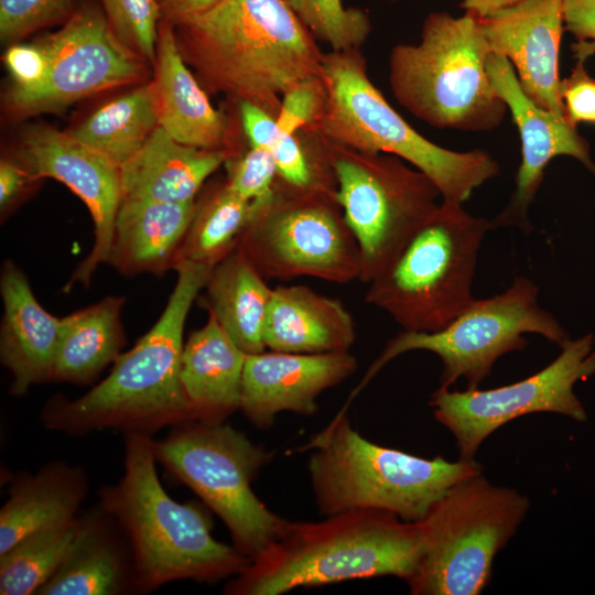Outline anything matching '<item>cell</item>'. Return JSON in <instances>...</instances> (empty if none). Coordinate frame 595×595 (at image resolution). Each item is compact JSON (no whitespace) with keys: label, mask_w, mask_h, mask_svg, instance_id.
Masks as SVG:
<instances>
[{"label":"cell","mask_w":595,"mask_h":595,"mask_svg":"<svg viewBox=\"0 0 595 595\" xmlns=\"http://www.w3.org/2000/svg\"><path fill=\"white\" fill-rule=\"evenodd\" d=\"M489 220L443 201L368 282L367 303L403 331L436 332L475 300L472 282Z\"/></svg>","instance_id":"cell-8"},{"label":"cell","mask_w":595,"mask_h":595,"mask_svg":"<svg viewBox=\"0 0 595 595\" xmlns=\"http://www.w3.org/2000/svg\"><path fill=\"white\" fill-rule=\"evenodd\" d=\"M299 15L302 10L303 0H284Z\"/></svg>","instance_id":"cell-45"},{"label":"cell","mask_w":595,"mask_h":595,"mask_svg":"<svg viewBox=\"0 0 595 595\" xmlns=\"http://www.w3.org/2000/svg\"><path fill=\"white\" fill-rule=\"evenodd\" d=\"M244 131L251 147L263 148L273 156L279 180L290 193L323 194L335 197V178L322 174L294 134L282 131L275 117L261 107L240 101Z\"/></svg>","instance_id":"cell-33"},{"label":"cell","mask_w":595,"mask_h":595,"mask_svg":"<svg viewBox=\"0 0 595 595\" xmlns=\"http://www.w3.org/2000/svg\"><path fill=\"white\" fill-rule=\"evenodd\" d=\"M423 551L419 522L380 510H354L322 521L285 520L277 538L224 588L228 595H281L357 578L407 583Z\"/></svg>","instance_id":"cell-4"},{"label":"cell","mask_w":595,"mask_h":595,"mask_svg":"<svg viewBox=\"0 0 595 595\" xmlns=\"http://www.w3.org/2000/svg\"><path fill=\"white\" fill-rule=\"evenodd\" d=\"M564 25L576 40L574 57L583 63L595 53V0H564Z\"/></svg>","instance_id":"cell-41"},{"label":"cell","mask_w":595,"mask_h":595,"mask_svg":"<svg viewBox=\"0 0 595 595\" xmlns=\"http://www.w3.org/2000/svg\"><path fill=\"white\" fill-rule=\"evenodd\" d=\"M490 53L478 15L432 12L419 44L392 48L391 89L400 105L435 128L496 129L508 109L486 68Z\"/></svg>","instance_id":"cell-6"},{"label":"cell","mask_w":595,"mask_h":595,"mask_svg":"<svg viewBox=\"0 0 595 595\" xmlns=\"http://www.w3.org/2000/svg\"><path fill=\"white\" fill-rule=\"evenodd\" d=\"M158 127L151 85L147 83L107 102L69 133L120 167Z\"/></svg>","instance_id":"cell-30"},{"label":"cell","mask_w":595,"mask_h":595,"mask_svg":"<svg viewBox=\"0 0 595 595\" xmlns=\"http://www.w3.org/2000/svg\"><path fill=\"white\" fill-rule=\"evenodd\" d=\"M136 592L133 559L122 530L105 510L83 513L78 537L36 595H122Z\"/></svg>","instance_id":"cell-23"},{"label":"cell","mask_w":595,"mask_h":595,"mask_svg":"<svg viewBox=\"0 0 595 595\" xmlns=\"http://www.w3.org/2000/svg\"><path fill=\"white\" fill-rule=\"evenodd\" d=\"M304 450L312 451L307 469L325 517L380 510L419 522L454 485L483 472L475 459L425 458L372 443L353 428L346 407Z\"/></svg>","instance_id":"cell-5"},{"label":"cell","mask_w":595,"mask_h":595,"mask_svg":"<svg viewBox=\"0 0 595 595\" xmlns=\"http://www.w3.org/2000/svg\"><path fill=\"white\" fill-rule=\"evenodd\" d=\"M75 8V0H0L1 41L18 43L40 29L65 22Z\"/></svg>","instance_id":"cell-36"},{"label":"cell","mask_w":595,"mask_h":595,"mask_svg":"<svg viewBox=\"0 0 595 595\" xmlns=\"http://www.w3.org/2000/svg\"><path fill=\"white\" fill-rule=\"evenodd\" d=\"M83 524L73 521L31 534L0 554V594L36 595L56 573Z\"/></svg>","instance_id":"cell-32"},{"label":"cell","mask_w":595,"mask_h":595,"mask_svg":"<svg viewBox=\"0 0 595 595\" xmlns=\"http://www.w3.org/2000/svg\"><path fill=\"white\" fill-rule=\"evenodd\" d=\"M4 64L12 77L8 91L20 93L40 84L46 71L43 50L35 41L31 44L13 43L4 53Z\"/></svg>","instance_id":"cell-39"},{"label":"cell","mask_w":595,"mask_h":595,"mask_svg":"<svg viewBox=\"0 0 595 595\" xmlns=\"http://www.w3.org/2000/svg\"><path fill=\"white\" fill-rule=\"evenodd\" d=\"M36 42L46 71L34 88L6 94V108L15 116L57 111L148 75L149 63L116 36L101 8L91 2L75 8L58 31Z\"/></svg>","instance_id":"cell-15"},{"label":"cell","mask_w":595,"mask_h":595,"mask_svg":"<svg viewBox=\"0 0 595 595\" xmlns=\"http://www.w3.org/2000/svg\"><path fill=\"white\" fill-rule=\"evenodd\" d=\"M25 166L37 180L54 178L67 186L86 205L94 224V241L87 257L65 285H88L107 263L116 216L122 199L119 167L75 139L69 132L50 127L30 129L23 138Z\"/></svg>","instance_id":"cell-16"},{"label":"cell","mask_w":595,"mask_h":595,"mask_svg":"<svg viewBox=\"0 0 595 595\" xmlns=\"http://www.w3.org/2000/svg\"><path fill=\"white\" fill-rule=\"evenodd\" d=\"M247 354L208 313L206 323L184 343L181 381L194 421L226 422L240 410Z\"/></svg>","instance_id":"cell-25"},{"label":"cell","mask_w":595,"mask_h":595,"mask_svg":"<svg viewBox=\"0 0 595 595\" xmlns=\"http://www.w3.org/2000/svg\"><path fill=\"white\" fill-rule=\"evenodd\" d=\"M486 68L491 83L510 111L521 140V162L516 187L508 205L489 220L490 229L516 227L524 235L532 230L529 207L534 201L552 159L572 156L595 174L589 147L576 126L536 104L522 89L515 69L502 55L490 53Z\"/></svg>","instance_id":"cell-17"},{"label":"cell","mask_w":595,"mask_h":595,"mask_svg":"<svg viewBox=\"0 0 595 595\" xmlns=\"http://www.w3.org/2000/svg\"><path fill=\"white\" fill-rule=\"evenodd\" d=\"M204 306L246 354L266 350L264 326L273 288L235 249L215 264L204 286Z\"/></svg>","instance_id":"cell-28"},{"label":"cell","mask_w":595,"mask_h":595,"mask_svg":"<svg viewBox=\"0 0 595 595\" xmlns=\"http://www.w3.org/2000/svg\"><path fill=\"white\" fill-rule=\"evenodd\" d=\"M563 3L519 0L483 18L482 28L491 52L509 61L524 93L540 107L569 120L559 74Z\"/></svg>","instance_id":"cell-18"},{"label":"cell","mask_w":595,"mask_h":595,"mask_svg":"<svg viewBox=\"0 0 595 595\" xmlns=\"http://www.w3.org/2000/svg\"><path fill=\"white\" fill-rule=\"evenodd\" d=\"M258 210L226 183L218 187L205 201L196 203L176 266L193 262L213 268L236 249L239 237Z\"/></svg>","instance_id":"cell-31"},{"label":"cell","mask_w":595,"mask_h":595,"mask_svg":"<svg viewBox=\"0 0 595 595\" xmlns=\"http://www.w3.org/2000/svg\"><path fill=\"white\" fill-rule=\"evenodd\" d=\"M517 1L519 0H462L459 6L465 11L473 12L483 19Z\"/></svg>","instance_id":"cell-44"},{"label":"cell","mask_w":595,"mask_h":595,"mask_svg":"<svg viewBox=\"0 0 595 595\" xmlns=\"http://www.w3.org/2000/svg\"><path fill=\"white\" fill-rule=\"evenodd\" d=\"M398 159L339 155L332 162L335 199L357 241L359 281L365 283L386 266L442 199L425 174Z\"/></svg>","instance_id":"cell-13"},{"label":"cell","mask_w":595,"mask_h":595,"mask_svg":"<svg viewBox=\"0 0 595 595\" xmlns=\"http://www.w3.org/2000/svg\"><path fill=\"white\" fill-rule=\"evenodd\" d=\"M323 100L325 91L321 76L298 82L283 95L275 117L279 128L289 134H295L315 117Z\"/></svg>","instance_id":"cell-38"},{"label":"cell","mask_w":595,"mask_h":595,"mask_svg":"<svg viewBox=\"0 0 595 595\" xmlns=\"http://www.w3.org/2000/svg\"><path fill=\"white\" fill-rule=\"evenodd\" d=\"M153 80L150 83L161 127L175 141L205 150H225L226 123L186 66L173 24L161 19Z\"/></svg>","instance_id":"cell-21"},{"label":"cell","mask_w":595,"mask_h":595,"mask_svg":"<svg viewBox=\"0 0 595 595\" xmlns=\"http://www.w3.org/2000/svg\"><path fill=\"white\" fill-rule=\"evenodd\" d=\"M162 19L171 23L195 14L203 13L223 0H156Z\"/></svg>","instance_id":"cell-43"},{"label":"cell","mask_w":595,"mask_h":595,"mask_svg":"<svg viewBox=\"0 0 595 595\" xmlns=\"http://www.w3.org/2000/svg\"><path fill=\"white\" fill-rule=\"evenodd\" d=\"M37 181L25 165L2 160L0 163V208L6 213L24 193L26 187Z\"/></svg>","instance_id":"cell-42"},{"label":"cell","mask_w":595,"mask_h":595,"mask_svg":"<svg viewBox=\"0 0 595 595\" xmlns=\"http://www.w3.org/2000/svg\"><path fill=\"white\" fill-rule=\"evenodd\" d=\"M355 322L338 299L307 285L273 288L263 342L266 349L294 354L349 351Z\"/></svg>","instance_id":"cell-24"},{"label":"cell","mask_w":595,"mask_h":595,"mask_svg":"<svg viewBox=\"0 0 595 595\" xmlns=\"http://www.w3.org/2000/svg\"><path fill=\"white\" fill-rule=\"evenodd\" d=\"M0 293V361L11 375V394L21 397L31 387L52 381L62 318L41 305L29 279L12 260L2 263Z\"/></svg>","instance_id":"cell-20"},{"label":"cell","mask_w":595,"mask_h":595,"mask_svg":"<svg viewBox=\"0 0 595 595\" xmlns=\"http://www.w3.org/2000/svg\"><path fill=\"white\" fill-rule=\"evenodd\" d=\"M156 461L192 489L226 524L250 560L277 538L286 519L256 496L251 484L273 453L226 422L190 421L158 441Z\"/></svg>","instance_id":"cell-10"},{"label":"cell","mask_w":595,"mask_h":595,"mask_svg":"<svg viewBox=\"0 0 595 595\" xmlns=\"http://www.w3.org/2000/svg\"><path fill=\"white\" fill-rule=\"evenodd\" d=\"M123 296L110 295L62 318L52 381L93 383L120 356L126 343Z\"/></svg>","instance_id":"cell-29"},{"label":"cell","mask_w":595,"mask_h":595,"mask_svg":"<svg viewBox=\"0 0 595 595\" xmlns=\"http://www.w3.org/2000/svg\"><path fill=\"white\" fill-rule=\"evenodd\" d=\"M333 196L277 190L272 202L246 226L236 248L267 280H359V248Z\"/></svg>","instance_id":"cell-12"},{"label":"cell","mask_w":595,"mask_h":595,"mask_svg":"<svg viewBox=\"0 0 595 595\" xmlns=\"http://www.w3.org/2000/svg\"><path fill=\"white\" fill-rule=\"evenodd\" d=\"M172 24L184 61L213 89L274 117L280 95L321 76L323 55L284 0H223Z\"/></svg>","instance_id":"cell-2"},{"label":"cell","mask_w":595,"mask_h":595,"mask_svg":"<svg viewBox=\"0 0 595 595\" xmlns=\"http://www.w3.org/2000/svg\"><path fill=\"white\" fill-rule=\"evenodd\" d=\"M530 507L527 496L496 486L483 474L448 489L419 521L423 551L413 595H478L489 584L495 556L517 532Z\"/></svg>","instance_id":"cell-9"},{"label":"cell","mask_w":595,"mask_h":595,"mask_svg":"<svg viewBox=\"0 0 595 595\" xmlns=\"http://www.w3.org/2000/svg\"><path fill=\"white\" fill-rule=\"evenodd\" d=\"M196 202L122 198L108 263L127 277L162 275L174 269Z\"/></svg>","instance_id":"cell-22"},{"label":"cell","mask_w":595,"mask_h":595,"mask_svg":"<svg viewBox=\"0 0 595 595\" xmlns=\"http://www.w3.org/2000/svg\"><path fill=\"white\" fill-rule=\"evenodd\" d=\"M228 170L226 184L236 194L253 203L259 209L272 202L277 194L278 169L271 153L251 147L242 156L225 163Z\"/></svg>","instance_id":"cell-37"},{"label":"cell","mask_w":595,"mask_h":595,"mask_svg":"<svg viewBox=\"0 0 595 595\" xmlns=\"http://www.w3.org/2000/svg\"><path fill=\"white\" fill-rule=\"evenodd\" d=\"M228 159L226 150L182 144L158 127L144 145L119 167L122 198L193 202L207 177Z\"/></svg>","instance_id":"cell-27"},{"label":"cell","mask_w":595,"mask_h":595,"mask_svg":"<svg viewBox=\"0 0 595 595\" xmlns=\"http://www.w3.org/2000/svg\"><path fill=\"white\" fill-rule=\"evenodd\" d=\"M357 369L350 351L294 354L266 349L247 354L240 410L259 429H268L278 413L313 415L318 396Z\"/></svg>","instance_id":"cell-19"},{"label":"cell","mask_w":595,"mask_h":595,"mask_svg":"<svg viewBox=\"0 0 595 595\" xmlns=\"http://www.w3.org/2000/svg\"><path fill=\"white\" fill-rule=\"evenodd\" d=\"M122 477L98 490L99 506L126 536L137 593L175 581L215 583L241 573L251 560L234 544L217 541L212 519L195 502L174 500L155 467L153 439L126 433Z\"/></svg>","instance_id":"cell-3"},{"label":"cell","mask_w":595,"mask_h":595,"mask_svg":"<svg viewBox=\"0 0 595 595\" xmlns=\"http://www.w3.org/2000/svg\"><path fill=\"white\" fill-rule=\"evenodd\" d=\"M539 289L527 278H516L502 293L477 300L436 332L402 331L391 338L371 364L349 401L396 357L426 350L442 361L440 388L464 378L476 388L489 376L497 359L527 346L524 334H538L560 347L570 340L567 331L539 303Z\"/></svg>","instance_id":"cell-11"},{"label":"cell","mask_w":595,"mask_h":595,"mask_svg":"<svg viewBox=\"0 0 595 595\" xmlns=\"http://www.w3.org/2000/svg\"><path fill=\"white\" fill-rule=\"evenodd\" d=\"M99 1L105 18L116 36L149 64H154L159 24L162 19L158 1Z\"/></svg>","instance_id":"cell-34"},{"label":"cell","mask_w":595,"mask_h":595,"mask_svg":"<svg viewBox=\"0 0 595 595\" xmlns=\"http://www.w3.org/2000/svg\"><path fill=\"white\" fill-rule=\"evenodd\" d=\"M87 491L84 469L62 461L17 476L0 509V554L31 534L76 519Z\"/></svg>","instance_id":"cell-26"},{"label":"cell","mask_w":595,"mask_h":595,"mask_svg":"<svg viewBox=\"0 0 595 595\" xmlns=\"http://www.w3.org/2000/svg\"><path fill=\"white\" fill-rule=\"evenodd\" d=\"M321 79L325 91L321 129L333 141L410 163L435 184L443 201L463 204L498 175L499 165L486 151H453L415 131L374 86L353 50L323 56Z\"/></svg>","instance_id":"cell-7"},{"label":"cell","mask_w":595,"mask_h":595,"mask_svg":"<svg viewBox=\"0 0 595 595\" xmlns=\"http://www.w3.org/2000/svg\"><path fill=\"white\" fill-rule=\"evenodd\" d=\"M212 269L193 262L177 264L175 285L153 326L86 393L73 400L50 399L41 411L42 424L68 435L113 429L152 436L161 429L194 421L181 381L183 333Z\"/></svg>","instance_id":"cell-1"},{"label":"cell","mask_w":595,"mask_h":595,"mask_svg":"<svg viewBox=\"0 0 595 595\" xmlns=\"http://www.w3.org/2000/svg\"><path fill=\"white\" fill-rule=\"evenodd\" d=\"M561 95L570 122H595V79L578 63L561 82Z\"/></svg>","instance_id":"cell-40"},{"label":"cell","mask_w":595,"mask_h":595,"mask_svg":"<svg viewBox=\"0 0 595 595\" xmlns=\"http://www.w3.org/2000/svg\"><path fill=\"white\" fill-rule=\"evenodd\" d=\"M300 19L334 51L360 45L370 31V22L359 9L345 8L342 0H303Z\"/></svg>","instance_id":"cell-35"},{"label":"cell","mask_w":595,"mask_h":595,"mask_svg":"<svg viewBox=\"0 0 595 595\" xmlns=\"http://www.w3.org/2000/svg\"><path fill=\"white\" fill-rule=\"evenodd\" d=\"M595 374V335L585 334L561 346L548 366L517 382L488 390L437 388L430 407L437 422L455 437L459 458L475 459L480 444L519 416L551 412L585 422L587 413L574 386Z\"/></svg>","instance_id":"cell-14"}]
</instances>
